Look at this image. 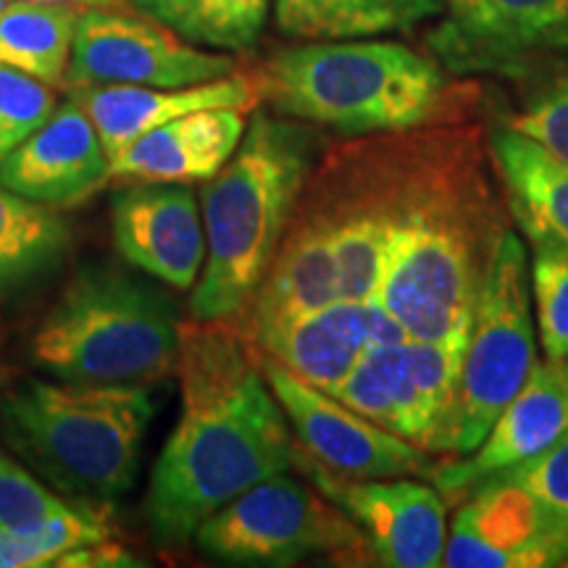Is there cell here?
<instances>
[{
	"instance_id": "32",
	"label": "cell",
	"mask_w": 568,
	"mask_h": 568,
	"mask_svg": "<svg viewBox=\"0 0 568 568\" xmlns=\"http://www.w3.org/2000/svg\"><path fill=\"white\" fill-rule=\"evenodd\" d=\"M514 130L527 134L545 151L568 163V74L558 77L510 119Z\"/></svg>"
},
{
	"instance_id": "26",
	"label": "cell",
	"mask_w": 568,
	"mask_h": 568,
	"mask_svg": "<svg viewBox=\"0 0 568 568\" xmlns=\"http://www.w3.org/2000/svg\"><path fill=\"white\" fill-rule=\"evenodd\" d=\"M126 3L193 45L230 53L251 51L272 11V0H126Z\"/></svg>"
},
{
	"instance_id": "31",
	"label": "cell",
	"mask_w": 568,
	"mask_h": 568,
	"mask_svg": "<svg viewBox=\"0 0 568 568\" xmlns=\"http://www.w3.org/2000/svg\"><path fill=\"white\" fill-rule=\"evenodd\" d=\"M74 500H63L34 479L19 460L0 450V531L21 535L32 531L67 510Z\"/></svg>"
},
{
	"instance_id": "25",
	"label": "cell",
	"mask_w": 568,
	"mask_h": 568,
	"mask_svg": "<svg viewBox=\"0 0 568 568\" xmlns=\"http://www.w3.org/2000/svg\"><path fill=\"white\" fill-rule=\"evenodd\" d=\"M80 9L9 0L0 11V67L63 88Z\"/></svg>"
},
{
	"instance_id": "15",
	"label": "cell",
	"mask_w": 568,
	"mask_h": 568,
	"mask_svg": "<svg viewBox=\"0 0 568 568\" xmlns=\"http://www.w3.org/2000/svg\"><path fill=\"white\" fill-rule=\"evenodd\" d=\"M109 180L111 155L95 124L71 98L0 163V187L48 209H74L101 193Z\"/></svg>"
},
{
	"instance_id": "22",
	"label": "cell",
	"mask_w": 568,
	"mask_h": 568,
	"mask_svg": "<svg viewBox=\"0 0 568 568\" xmlns=\"http://www.w3.org/2000/svg\"><path fill=\"white\" fill-rule=\"evenodd\" d=\"M489 155L524 234H552L568 243V163L514 126L489 134Z\"/></svg>"
},
{
	"instance_id": "11",
	"label": "cell",
	"mask_w": 568,
	"mask_h": 568,
	"mask_svg": "<svg viewBox=\"0 0 568 568\" xmlns=\"http://www.w3.org/2000/svg\"><path fill=\"white\" fill-rule=\"evenodd\" d=\"M261 368L293 426L297 447L347 479L435 477L439 460L408 439L382 429L335 395L324 393L258 351Z\"/></svg>"
},
{
	"instance_id": "23",
	"label": "cell",
	"mask_w": 568,
	"mask_h": 568,
	"mask_svg": "<svg viewBox=\"0 0 568 568\" xmlns=\"http://www.w3.org/2000/svg\"><path fill=\"white\" fill-rule=\"evenodd\" d=\"M447 0H274L282 34L295 40H358L406 32L445 13Z\"/></svg>"
},
{
	"instance_id": "9",
	"label": "cell",
	"mask_w": 568,
	"mask_h": 568,
	"mask_svg": "<svg viewBox=\"0 0 568 568\" xmlns=\"http://www.w3.org/2000/svg\"><path fill=\"white\" fill-rule=\"evenodd\" d=\"M466 345L468 332L445 339L406 337L368 345L332 395L382 429L435 456H450Z\"/></svg>"
},
{
	"instance_id": "10",
	"label": "cell",
	"mask_w": 568,
	"mask_h": 568,
	"mask_svg": "<svg viewBox=\"0 0 568 568\" xmlns=\"http://www.w3.org/2000/svg\"><path fill=\"white\" fill-rule=\"evenodd\" d=\"M237 71L226 53H209L138 11H82L63 88L138 84L190 88Z\"/></svg>"
},
{
	"instance_id": "3",
	"label": "cell",
	"mask_w": 568,
	"mask_h": 568,
	"mask_svg": "<svg viewBox=\"0 0 568 568\" xmlns=\"http://www.w3.org/2000/svg\"><path fill=\"white\" fill-rule=\"evenodd\" d=\"M437 59L385 40H308L253 71L261 101L280 116L364 138L458 124L479 98Z\"/></svg>"
},
{
	"instance_id": "13",
	"label": "cell",
	"mask_w": 568,
	"mask_h": 568,
	"mask_svg": "<svg viewBox=\"0 0 568 568\" xmlns=\"http://www.w3.org/2000/svg\"><path fill=\"white\" fill-rule=\"evenodd\" d=\"M295 466L318 493L358 524L374 564L389 568L443 566L447 508L437 487L406 479H347L297 447Z\"/></svg>"
},
{
	"instance_id": "17",
	"label": "cell",
	"mask_w": 568,
	"mask_h": 568,
	"mask_svg": "<svg viewBox=\"0 0 568 568\" xmlns=\"http://www.w3.org/2000/svg\"><path fill=\"white\" fill-rule=\"evenodd\" d=\"M566 556L568 531L550 527L518 489L487 477L453 518L443 566L545 568Z\"/></svg>"
},
{
	"instance_id": "6",
	"label": "cell",
	"mask_w": 568,
	"mask_h": 568,
	"mask_svg": "<svg viewBox=\"0 0 568 568\" xmlns=\"http://www.w3.org/2000/svg\"><path fill=\"white\" fill-rule=\"evenodd\" d=\"M182 324L161 287L111 264L82 266L30 339L34 366L69 385L151 387L176 368Z\"/></svg>"
},
{
	"instance_id": "2",
	"label": "cell",
	"mask_w": 568,
	"mask_h": 568,
	"mask_svg": "<svg viewBox=\"0 0 568 568\" xmlns=\"http://www.w3.org/2000/svg\"><path fill=\"white\" fill-rule=\"evenodd\" d=\"M180 418L155 460L145 518L159 548L195 539L205 518L295 466L293 426L268 387L258 347L232 322L182 324Z\"/></svg>"
},
{
	"instance_id": "12",
	"label": "cell",
	"mask_w": 568,
	"mask_h": 568,
	"mask_svg": "<svg viewBox=\"0 0 568 568\" xmlns=\"http://www.w3.org/2000/svg\"><path fill=\"white\" fill-rule=\"evenodd\" d=\"M426 42L450 74L527 77L568 53V0H447Z\"/></svg>"
},
{
	"instance_id": "28",
	"label": "cell",
	"mask_w": 568,
	"mask_h": 568,
	"mask_svg": "<svg viewBox=\"0 0 568 568\" xmlns=\"http://www.w3.org/2000/svg\"><path fill=\"white\" fill-rule=\"evenodd\" d=\"M527 240L539 339L548 358L568 361V243L545 232Z\"/></svg>"
},
{
	"instance_id": "36",
	"label": "cell",
	"mask_w": 568,
	"mask_h": 568,
	"mask_svg": "<svg viewBox=\"0 0 568 568\" xmlns=\"http://www.w3.org/2000/svg\"><path fill=\"white\" fill-rule=\"evenodd\" d=\"M560 566H566V568H568V556L564 558V564H560Z\"/></svg>"
},
{
	"instance_id": "19",
	"label": "cell",
	"mask_w": 568,
	"mask_h": 568,
	"mask_svg": "<svg viewBox=\"0 0 568 568\" xmlns=\"http://www.w3.org/2000/svg\"><path fill=\"white\" fill-rule=\"evenodd\" d=\"M408 335L379 303L339 301L311 311L255 339V347L324 393H335L368 345L400 343Z\"/></svg>"
},
{
	"instance_id": "7",
	"label": "cell",
	"mask_w": 568,
	"mask_h": 568,
	"mask_svg": "<svg viewBox=\"0 0 568 568\" xmlns=\"http://www.w3.org/2000/svg\"><path fill=\"white\" fill-rule=\"evenodd\" d=\"M537 366L527 247L503 232L489 261L460 366L450 456H468Z\"/></svg>"
},
{
	"instance_id": "29",
	"label": "cell",
	"mask_w": 568,
	"mask_h": 568,
	"mask_svg": "<svg viewBox=\"0 0 568 568\" xmlns=\"http://www.w3.org/2000/svg\"><path fill=\"white\" fill-rule=\"evenodd\" d=\"M493 477L518 489L550 527L568 531V432L545 453Z\"/></svg>"
},
{
	"instance_id": "1",
	"label": "cell",
	"mask_w": 568,
	"mask_h": 568,
	"mask_svg": "<svg viewBox=\"0 0 568 568\" xmlns=\"http://www.w3.org/2000/svg\"><path fill=\"white\" fill-rule=\"evenodd\" d=\"M479 124L395 132V203L379 303L408 337L471 332L510 205L497 195Z\"/></svg>"
},
{
	"instance_id": "18",
	"label": "cell",
	"mask_w": 568,
	"mask_h": 568,
	"mask_svg": "<svg viewBox=\"0 0 568 568\" xmlns=\"http://www.w3.org/2000/svg\"><path fill=\"white\" fill-rule=\"evenodd\" d=\"M339 301L335 243L324 213L301 193L268 272L240 322H232L255 343L276 326Z\"/></svg>"
},
{
	"instance_id": "16",
	"label": "cell",
	"mask_w": 568,
	"mask_h": 568,
	"mask_svg": "<svg viewBox=\"0 0 568 568\" xmlns=\"http://www.w3.org/2000/svg\"><path fill=\"white\" fill-rule=\"evenodd\" d=\"M568 432V361L548 358L531 368L527 385L500 410L487 437L468 456L443 460L435 487L445 497L471 493L493 474L539 456Z\"/></svg>"
},
{
	"instance_id": "35",
	"label": "cell",
	"mask_w": 568,
	"mask_h": 568,
	"mask_svg": "<svg viewBox=\"0 0 568 568\" xmlns=\"http://www.w3.org/2000/svg\"><path fill=\"white\" fill-rule=\"evenodd\" d=\"M6 6H9V0H0V11H3Z\"/></svg>"
},
{
	"instance_id": "34",
	"label": "cell",
	"mask_w": 568,
	"mask_h": 568,
	"mask_svg": "<svg viewBox=\"0 0 568 568\" xmlns=\"http://www.w3.org/2000/svg\"><path fill=\"white\" fill-rule=\"evenodd\" d=\"M32 3H53V6H71V9L80 11H134L130 9L126 0H32Z\"/></svg>"
},
{
	"instance_id": "33",
	"label": "cell",
	"mask_w": 568,
	"mask_h": 568,
	"mask_svg": "<svg viewBox=\"0 0 568 568\" xmlns=\"http://www.w3.org/2000/svg\"><path fill=\"white\" fill-rule=\"evenodd\" d=\"M55 566L61 568H122V566H142L138 556H132L130 550L122 545L111 542V537L98 539V542L80 545V548L69 550L67 556L55 560Z\"/></svg>"
},
{
	"instance_id": "24",
	"label": "cell",
	"mask_w": 568,
	"mask_h": 568,
	"mask_svg": "<svg viewBox=\"0 0 568 568\" xmlns=\"http://www.w3.org/2000/svg\"><path fill=\"white\" fill-rule=\"evenodd\" d=\"M69 247L59 211L0 187V301L59 272Z\"/></svg>"
},
{
	"instance_id": "4",
	"label": "cell",
	"mask_w": 568,
	"mask_h": 568,
	"mask_svg": "<svg viewBox=\"0 0 568 568\" xmlns=\"http://www.w3.org/2000/svg\"><path fill=\"white\" fill-rule=\"evenodd\" d=\"M314 124L255 111L232 159L203 190L205 264L195 322H240L272 266L297 197L318 163Z\"/></svg>"
},
{
	"instance_id": "14",
	"label": "cell",
	"mask_w": 568,
	"mask_h": 568,
	"mask_svg": "<svg viewBox=\"0 0 568 568\" xmlns=\"http://www.w3.org/2000/svg\"><path fill=\"white\" fill-rule=\"evenodd\" d=\"M111 232L126 264L174 290L195 287L205 264V226L187 184L138 182L119 190Z\"/></svg>"
},
{
	"instance_id": "8",
	"label": "cell",
	"mask_w": 568,
	"mask_h": 568,
	"mask_svg": "<svg viewBox=\"0 0 568 568\" xmlns=\"http://www.w3.org/2000/svg\"><path fill=\"white\" fill-rule=\"evenodd\" d=\"M203 556L224 566L280 568L311 558H374L358 524L287 471L272 474L205 518Z\"/></svg>"
},
{
	"instance_id": "30",
	"label": "cell",
	"mask_w": 568,
	"mask_h": 568,
	"mask_svg": "<svg viewBox=\"0 0 568 568\" xmlns=\"http://www.w3.org/2000/svg\"><path fill=\"white\" fill-rule=\"evenodd\" d=\"M55 88L24 71L0 67V163L55 111Z\"/></svg>"
},
{
	"instance_id": "5",
	"label": "cell",
	"mask_w": 568,
	"mask_h": 568,
	"mask_svg": "<svg viewBox=\"0 0 568 568\" xmlns=\"http://www.w3.org/2000/svg\"><path fill=\"white\" fill-rule=\"evenodd\" d=\"M155 416L151 387L69 385L21 376L0 387V435L71 500H119L140 474Z\"/></svg>"
},
{
	"instance_id": "20",
	"label": "cell",
	"mask_w": 568,
	"mask_h": 568,
	"mask_svg": "<svg viewBox=\"0 0 568 568\" xmlns=\"http://www.w3.org/2000/svg\"><path fill=\"white\" fill-rule=\"evenodd\" d=\"M71 101L82 105L113 159L155 126L205 109L253 111L261 103L253 77L234 74L190 88H138V84H88L71 88Z\"/></svg>"
},
{
	"instance_id": "27",
	"label": "cell",
	"mask_w": 568,
	"mask_h": 568,
	"mask_svg": "<svg viewBox=\"0 0 568 568\" xmlns=\"http://www.w3.org/2000/svg\"><path fill=\"white\" fill-rule=\"evenodd\" d=\"M105 537H111V527L98 503L74 500L38 529L21 535L0 531V568L55 566V560L69 550Z\"/></svg>"
},
{
	"instance_id": "21",
	"label": "cell",
	"mask_w": 568,
	"mask_h": 568,
	"mask_svg": "<svg viewBox=\"0 0 568 568\" xmlns=\"http://www.w3.org/2000/svg\"><path fill=\"white\" fill-rule=\"evenodd\" d=\"M245 111L205 109L145 132L111 159L113 180L187 184L211 180L245 134Z\"/></svg>"
}]
</instances>
